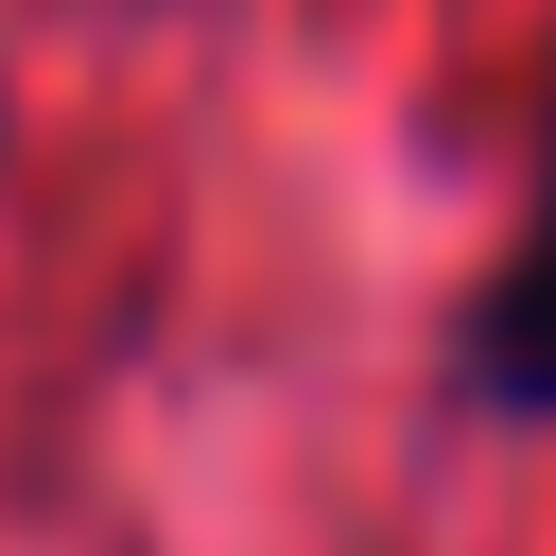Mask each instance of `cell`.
<instances>
[{
  "label": "cell",
  "instance_id": "obj_1",
  "mask_svg": "<svg viewBox=\"0 0 556 556\" xmlns=\"http://www.w3.org/2000/svg\"><path fill=\"white\" fill-rule=\"evenodd\" d=\"M452 382H469L486 417H556V122H539V208H521V243H504L486 295H469Z\"/></svg>",
  "mask_w": 556,
  "mask_h": 556
}]
</instances>
